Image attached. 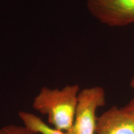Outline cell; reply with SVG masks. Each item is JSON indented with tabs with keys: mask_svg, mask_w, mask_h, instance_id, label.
<instances>
[{
	"mask_svg": "<svg viewBox=\"0 0 134 134\" xmlns=\"http://www.w3.org/2000/svg\"><path fill=\"white\" fill-rule=\"evenodd\" d=\"M80 91L77 84L66 85L61 90L42 87L33 100L32 107L47 115L53 127L68 132L73 125Z\"/></svg>",
	"mask_w": 134,
	"mask_h": 134,
	"instance_id": "obj_1",
	"label": "cell"
},
{
	"mask_svg": "<svg viewBox=\"0 0 134 134\" xmlns=\"http://www.w3.org/2000/svg\"><path fill=\"white\" fill-rule=\"evenodd\" d=\"M105 104L103 87L93 86L80 90L71 128L67 134H96L98 117L96 111Z\"/></svg>",
	"mask_w": 134,
	"mask_h": 134,
	"instance_id": "obj_2",
	"label": "cell"
},
{
	"mask_svg": "<svg viewBox=\"0 0 134 134\" xmlns=\"http://www.w3.org/2000/svg\"><path fill=\"white\" fill-rule=\"evenodd\" d=\"M86 4L102 24L122 27L134 23V0H87Z\"/></svg>",
	"mask_w": 134,
	"mask_h": 134,
	"instance_id": "obj_3",
	"label": "cell"
},
{
	"mask_svg": "<svg viewBox=\"0 0 134 134\" xmlns=\"http://www.w3.org/2000/svg\"><path fill=\"white\" fill-rule=\"evenodd\" d=\"M96 134H134V119L123 108L113 106L98 117Z\"/></svg>",
	"mask_w": 134,
	"mask_h": 134,
	"instance_id": "obj_4",
	"label": "cell"
},
{
	"mask_svg": "<svg viewBox=\"0 0 134 134\" xmlns=\"http://www.w3.org/2000/svg\"><path fill=\"white\" fill-rule=\"evenodd\" d=\"M18 115L24 126L34 134H67L66 132L50 126L41 117L29 112L20 111Z\"/></svg>",
	"mask_w": 134,
	"mask_h": 134,
	"instance_id": "obj_5",
	"label": "cell"
},
{
	"mask_svg": "<svg viewBox=\"0 0 134 134\" xmlns=\"http://www.w3.org/2000/svg\"><path fill=\"white\" fill-rule=\"evenodd\" d=\"M0 134H34L24 126L8 125L0 129Z\"/></svg>",
	"mask_w": 134,
	"mask_h": 134,
	"instance_id": "obj_6",
	"label": "cell"
},
{
	"mask_svg": "<svg viewBox=\"0 0 134 134\" xmlns=\"http://www.w3.org/2000/svg\"><path fill=\"white\" fill-rule=\"evenodd\" d=\"M123 108L133 117L134 119V97L129 102L128 104H127V105L123 107Z\"/></svg>",
	"mask_w": 134,
	"mask_h": 134,
	"instance_id": "obj_7",
	"label": "cell"
},
{
	"mask_svg": "<svg viewBox=\"0 0 134 134\" xmlns=\"http://www.w3.org/2000/svg\"><path fill=\"white\" fill-rule=\"evenodd\" d=\"M130 86H131L132 89L134 90V76L133 78H132L131 81H130Z\"/></svg>",
	"mask_w": 134,
	"mask_h": 134,
	"instance_id": "obj_8",
	"label": "cell"
}]
</instances>
